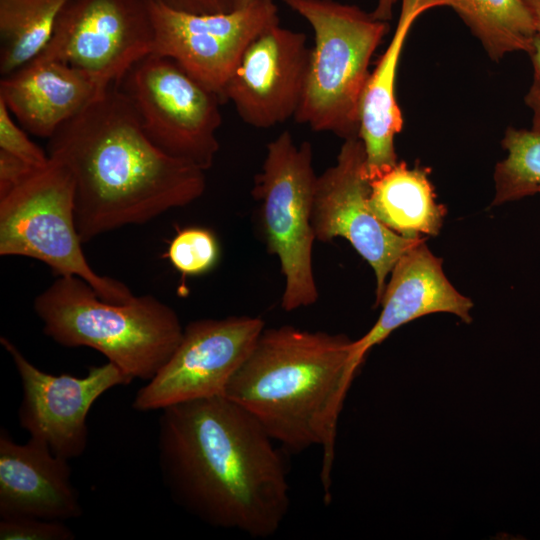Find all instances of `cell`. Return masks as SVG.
<instances>
[{
    "label": "cell",
    "mask_w": 540,
    "mask_h": 540,
    "mask_svg": "<svg viewBox=\"0 0 540 540\" xmlns=\"http://www.w3.org/2000/svg\"><path fill=\"white\" fill-rule=\"evenodd\" d=\"M369 194L364 145L359 137L346 139L336 163L317 177L312 226L316 240L344 238L371 266L378 306L396 262L424 239L404 238L386 227L372 212Z\"/></svg>",
    "instance_id": "cell-11"
},
{
    "label": "cell",
    "mask_w": 540,
    "mask_h": 540,
    "mask_svg": "<svg viewBox=\"0 0 540 540\" xmlns=\"http://www.w3.org/2000/svg\"><path fill=\"white\" fill-rule=\"evenodd\" d=\"M147 137L170 156L203 170L219 150L221 97L174 60L153 53L135 63L116 84Z\"/></svg>",
    "instance_id": "cell-8"
},
{
    "label": "cell",
    "mask_w": 540,
    "mask_h": 540,
    "mask_svg": "<svg viewBox=\"0 0 540 540\" xmlns=\"http://www.w3.org/2000/svg\"><path fill=\"white\" fill-rule=\"evenodd\" d=\"M82 243L75 223L73 178L56 160L50 158L47 166L0 197L1 256L39 260L57 276L83 279L106 301L131 299L127 285L93 270Z\"/></svg>",
    "instance_id": "cell-6"
},
{
    "label": "cell",
    "mask_w": 540,
    "mask_h": 540,
    "mask_svg": "<svg viewBox=\"0 0 540 540\" xmlns=\"http://www.w3.org/2000/svg\"><path fill=\"white\" fill-rule=\"evenodd\" d=\"M532 67L533 80L526 93L525 103L532 112L533 131L540 133V37L535 36L532 42V47L528 52Z\"/></svg>",
    "instance_id": "cell-27"
},
{
    "label": "cell",
    "mask_w": 540,
    "mask_h": 540,
    "mask_svg": "<svg viewBox=\"0 0 540 540\" xmlns=\"http://www.w3.org/2000/svg\"><path fill=\"white\" fill-rule=\"evenodd\" d=\"M73 531L60 520L31 516L1 518V540H73Z\"/></svg>",
    "instance_id": "cell-24"
},
{
    "label": "cell",
    "mask_w": 540,
    "mask_h": 540,
    "mask_svg": "<svg viewBox=\"0 0 540 540\" xmlns=\"http://www.w3.org/2000/svg\"><path fill=\"white\" fill-rule=\"evenodd\" d=\"M261 424L225 396L161 410L158 464L172 500L202 522L269 538L290 508L281 451Z\"/></svg>",
    "instance_id": "cell-1"
},
{
    "label": "cell",
    "mask_w": 540,
    "mask_h": 540,
    "mask_svg": "<svg viewBox=\"0 0 540 540\" xmlns=\"http://www.w3.org/2000/svg\"><path fill=\"white\" fill-rule=\"evenodd\" d=\"M264 328V321L252 316L190 322L168 361L137 391L133 409L149 412L196 399L224 396L227 384Z\"/></svg>",
    "instance_id": "cell-10"
},
{
    "label": "cell",
    "mask_w": 540,
    "mask_h": 540,
    "mask_svg": "<svg viewBox=\"0 0 540 540\" xmlns=\"http://www.w3.org/2000/svg\"><path fill=\"white\" fill-rule=\"evenodd\" d=\"M11 112L0 99V150L8 152L28 164L43 168L50 162L38 145L32 142L27 134L12 120Z\"/></svg>",
    "instance_id": "cell-25"
},
{
    "label": "cell",
    "mask_w": 540,
    "mask_h": 540,
    "mask_svg": "<svg viewBox=\"0 0 540 540\" xmlns=\"http://www.w3.org/2000/svg\"><path fill=\"white\" fill-rule=\"evenodd\" d=\"M344 334L283 325L264 328L224 396L250 413L289 453L322 451L320 479L330 500L339 415L357 372Z\"/></svg>",
    "instance_id": "cell-3"
},
{
    "label": "cell",
    "mask_w": 540,
    "mask_h": 540,
    "mask_svg": "<svg viewBox=\"0 0 540 540\" xmlns=\"http://www.w3.org/2000/svg\"><path fill=\"white\" fill-rule=\"evenodd\" d=\"M69 0H0V74H11L48 45Z\"/></svg>",
    "instance_id": "cell-21"
},
{
    "label": "cell",
    "mask_w": 540,
    "mask_h": 540,
    "mask_svg": "<svg viewBox=\"0 0 540 540\" xmlns=\"http://www.w3.org/2000/svg\"><path fill=\"white\" fill-rule=\"evenodd\" d=\"M443 6L442 0H401V12L392 38L370 72L359 105V130L366 154L368 179L397 164L395 136L403 117L396 99V77L409 31L425 11Z\"/></svg>",
    "instance_id": "cell-18"
},
{
    "label": "cell",
    "mask_w": 540,
    "mask_h": 540,
    "mask_svg": "<svg viewBox=\"0 0 540 540\" xmlns=\"http://www.w3.org/2000/svg\"><path fill=\"white\" fill-rule=\"evenodd\" d=\"M502 146L507 156L495 166L492 205L540 194V133L508 127Z\"/></svg>",
    "instance_id": "cell-22"
},
{
    "label": "cell",
    "mask_w": 540,
    "mask_h": 540,
    "mask_svg": "<svg viewBox=\"0 0 540 540\" xmlns=\"http://www.w3.org/2000/svg\"><path fill=\"white\" fill-rule=\"evenodd\" d=\"M476 36L489 57L499 61L513 52L528 53L536 36L524 0H442Z\"/></svg>",
    "instance_id": "cell-20"
},
{
    "label": "cell",
    "mask_w": 540,
    "mask_h": 540,
    "mask_svg": "<svg viewBox=\"0 0 540 540\" xmlns=\"http://www.w3.org/2000/svg\"><path fill=\"white\" fill-rule=\"evenodd\" d=\"M37 169L39 168L0 150V197L26 180Z\"/></svg>",
    "instance_id": "cell-26"
},
{
    "label": "cell",
    "mask_w": 540,
    "mask_h": 540,
    "mask_svg": "<svg viewBox=\"0 0 540 540\" xmlns=\"http://www.w3.org/2000/svg\"><path fill=\"white\" fill-rule=\"evenodd\" d=\"M369 182V206L390 230L409 239L440 232L446 209L435 200L427 169L398 161Z\"/></svg>",
    "instance_id": "cell-19"
},
{
    "label": "cell",
    "mask_w": 540,
    "mask_h": 540,
    "mask_svg": "<svg viewBox=\"0 0 540 540\" xmlns=\"http://www.w3.org/2000/svg\"><path fill=\"white\" fill-rule=\"evenodd\" d=\"M48 155L73 178L82 242L189 205L206 189V171L151 142L116 84L49 138Z\"/></svg>",
    "instance_id": "cell-2"
},
{
    "label": "cell",
    "mask_w": 540,
    "mask_h": 540,
    "mask_svg": "<svg viewBox=\"0 0 540 540\" xmlns=\"http://www.w3.org/2000/svg\"><path fill=\"white\" fill-rule=\"evenodd\" d=\"M34 311L46 336L65 347L100 352L131 381L151 380L184 330L177 313L153 295L110 302L73 276H58L36 296Z\"/></svg>",
    "instance_id": "cell-4"
},
{
    "label": "cell",
    "mask_w": 540,
    "mask_h": 540,
    "mask_svg": "<svg viewBox=\"0 0 540 540\" xmlns=\"http://www.w3.org/2000/svg\"><path fill=\"white\" fill-rule=\"evenodd\" d=\"M256 0H234L235 9L244 8Z\"/></svg>",
    "instance_id": "cell-31"
},
{
    "label": "cell",
    "mask_w": 540,
    "mask_h": 540,
    "mask_svg": "<svg viewBox=\"0 0 540 540\" xmlns=\"http://www.w3.org/2000/svg\"><path fill=\"white\" fill-rule=\"evenodd\" d=\"M152 49L149 0H69L38 56L83 71L104 92Z\"/></svg>",
    "instance_id": "cell-9"
},
{
    "label": "cell",
    "mask_w": 540,
    "mask_h": 540,
    "mask_svg": "<svg viewBox=\"0 0 540 540\" xmlns=\"http://www.w3.org/2000/svg\"><path fill=\"white\" fill-rule=\"evenodd\" d=\"M310 48L302 32L274 24L244 49L222 93L240 118L270 128L294 117L304 91Z\"/></svg>",
    "instance_id": "cell-14"
},
{
    "label": "cell",
    "mask_w": 540,
    "mask_h": 540,
    "mask_svg": "<svg viewBox=\"0 0 540 540\" xmlns=\"http://www.w3.org/2000/svg\"><path fill=\"white\" fill-rule=\"evenodd\" d=\"M532 16L536 35L540 37V0H524Z\"/></svg>",
    "instance_id": "cell-30"
},
{
    "label": "cell",
    "mask_w": 540,
    "mask_h": 540,
    "mask_svg": "<svg viewBox=\"0 0 540 540\" xmlns=\"http://www.w3.org/2000/svg\"><path fill=\"white\" fill-rule=\"evenodd\" d=\"M0 343L21 380L19 425L57 456L69 461L80 457L87 448V416L92 405L111 388L132 381L109 361L89 367L84 377L49 374L33 365L8 338L2 336Z\"/></svg>",
    "instance_id": "cell-13"
},
{
    "label": "cell",
    "mask_w": 540,
    "mask_h": 540,
    "mask_svg": "<svg viewBox=\"0 0 540 540\" xmlns=\"http://www.w3.org/2000/svg\"><path fill=\"white\" fill-rule=\"evenodd\" d=\"M69 460L47 444L30 438L16 443L0 433V517L31 516L66 521L78 518L82 507L71 481Z\"/></svg>",
    "instance_id": "cell-16"
},
{
    "label": "cell",
    "mask_w": 540,
    "mask_h": 540,
    "mask_svg": "<svg viewBox=\"0 0 540 540\" xmlns=\"http://www.w3.org/2000/svg\"><path fill=\"white\" fill-rule=\"evenodd\" d=\"M312 27L298 123L344 140L358 137L359 105L372 56L388 24L360 7L336 0H281Z\"/></svg>",
    "instance_id": "cell-5"
},
{
    "label": "cell",
    "mask_w": 540,
    "mask_h": 540,
    "mask_svg": "<svg viewBox=\"0 0 540 540\" xmlns=\"http://www.w3.org/2000/svg\"><path fill=\"white\" fill-rule=\"evenodd\" d=\"M171 265L186 276H198L212 270L220 256L219 244L212 231L188 227L177 232L167 254Z\"/></svg>",
    "instance_id": "cell-23"
},
{
    "label": "cell",
    "mask_w": 540,
    "mask_h": 540,
    "mask_svg": "<svg viewBox=\"0 0 540 540\" xmlns=\"http://www.w3.org/2000/svg\"><path fill=\"white\" fill-rule=\"evenodd\" d=\"M399 0H377L372 15L381 21H389L393 17L394 7Z\"/></svg>",
    "instance_id": "cell-29"
},
{
    "label": "cell",
    "mask_w": 540,
    "mask_h": 540,
    "mask_svg": "<svg viewBox=\"0 0 540 540\" xmlns=\"http://www.w3.org/2000/svg\"><path fill=\"white\" fill-rule=\"evenodd\" d=\"M104 92L83 71L39 56L0 81V99L11 114L48 139Z\"/></svg>",
    "instance_id": "cell-17"
},
{
    "label": "cell",
    "mask_w": 540,
    "mask_h": 540,
    "mask_svg": "<svg viewBox=\"0 0 540 540\" xmlns=\"http://www.w3.org/2000/svg\"><path fill=\"white\" fill-rule=\"evenodd\" d=\"M166 7L189 13H224L235 9L234 0H152Z\"/></svg>",
    "instance_id": "cell-28"
},
{
    "label": "cell",
    "mask_w": 540,
    "mask_h": 540,
    "mask_svg": "<svg viewBox=\"0 0 540 540\" xmlns=\"http://www.w3.org/2000/svg\"><path fill=\"white\" fill-rule=\"evenodd\" d=\"M317 177L311 143L296 144L285 130L267 144L254 180L252 194L261 203L266 246L279 259L285 280L281 300L285 311L310 306L319 297L312 267Z\"/></svg>",
    "instance_id": "cell-7"
},
{
    "label": "cell",
    "mask_w": 540,
    "mask_h": 540,
    "mask_svg": "<svg viewBox=\"0 0 540 540\" xmlns=\"http://www.w3.org/2000/svg\"><path fill=\"white\" fill-rule=\"evenodd\" d=\"M155 55L170 58L222 99L246 46L279 23L274 0H256L224 13H189L149 0Z\"/></svg>",
    "instance_id": "cell-12"
},
{
    "label": "cell",
    "mask_w": 540,
    "mask_h": 540,
    "mask_svg": "<svg viewBox=\"0 0 540 540\" xmlns=\"http://www.w3.org/2000/svg\"><path fill=\"white\" fill-rule=\"evenodd\" d=\"M379 302L381 313L372 328L352 343L351 361L359 369L366 354L402 325L431 313H451L470 323L472 301L445 276L442 260L420 242L394 265Z\"/></svg>",
    "instance_id": "cell-15"
}]
</instances>
